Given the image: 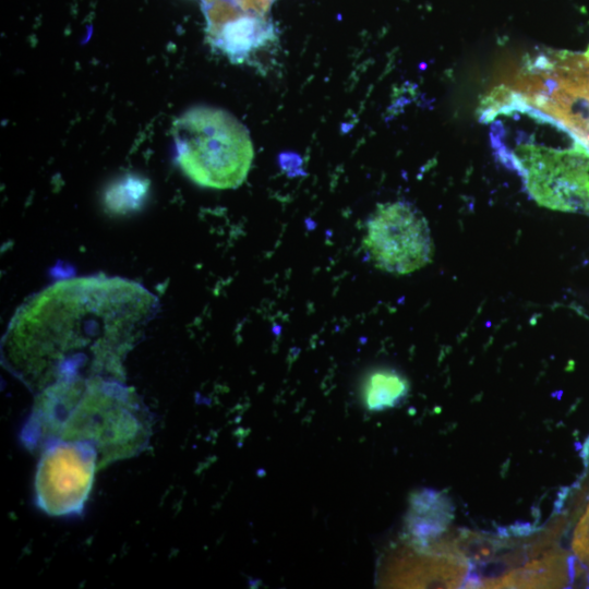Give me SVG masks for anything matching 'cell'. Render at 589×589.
<instances>
[{"label": "cell", "mask_w": 589, "mask_h": 589, "mask_svg": "<svg viewBox=\"0 0 589 589\" xmlns=\"http://www.w3.org/2000/svg\"><path fill=\"white\" fill-rule=\"evenodd\" d=\"M157 308L152 292L122 277L58 280L13 314L2 364L34 394L79 377L124 381L123 362Z\"/></svg>", "instance_id": "6da1fadb"}, {"label": "cell", "mask_w": 589, "mask_h": 589, "mask_svg": "<svg viewBox=\"0 0 589 589\" xmlns=\"http://www.w3.org/2000/svg\"><path fill=\"white\" fill-rule=\"evenodd\" d=\"M497 159L541 206L589 214V148L565 124L507 87L480 107Z\"/></svg>", "instance_id": "7a4b0ae2"}, {"label": "cell", "mask_w": 589, "mask_h": 589, "mask_svg": "<svg viewBox=\"0 0 589 589\" xmlns=\"http://www.w3.org/2000/svg\"><path fill=\"white\" fill-rule=\"evenodd\" d=\"M151 434V414L124 381L79 377L36 394L21 438L33 452L51 440L91 443L104 468L141 453Z\"/></svg>", "instance_id": "3957f363"}, {"label": "cell", "mask_w": 589, "mask_h": 589, "mask_svg": "<svg viewBox=\"0 0 589 589\" xmlns=\"http://www.w3.org/2000/svg\"><path fill=\"white\" fill-rule=\"evenodd\" d=\"M177 161L194 183L233 189L247 178L254 152L244 125L229 112L208 106L184 111L172 125Z\"/></svg>", "instance_id": "277c9868"}, {"label": "cell", "mask_w": 589, "mask_h": 589, "mask_svg": "<svg viewBox=\"0 0 589 589\" xmlns=\"http://www.w3.org/2000/svg\"><path fill=\"white\" fill-rule=\"evenodd\" d=\"M35 498L50 516L80 515L100 469L97 449L87 442L51 440L39 449Z\"/></svg>", "instance_id": "5b68a950"}, {"label": "cell", "mask_w": 589, "mask_h": 589, "mask_svg": "<svg viewBox=\"0 0 589 589\" xmlns=\"http://www.w3.org/2000/svg\"><path fill=\"white\" fill-rule=\"evenodd\" d=\"M363 244L377 268L396 275L422 268L433 255L425 218L413 205L402 201L375 208L366 221Z\"/></svg>", "instance_id": "8992f818"}, {"label": "cell", "mask_w": 589, "mask_h": 589, "mask_svg": "<svg viewBox=\"0 0 589 589\" xmlns=\"http://www.w3.org/2000/svg\"><path fill=\"white\" fill-rule=\"evenodd\" d=\"M533 105L570 129L589 148V61L575 59L550 69L537 84Z\"/></svg>", "instance_id": "52a82bcc"}, {"label": "cell", "mask_w": 589, "mask_h": 589, "mask_svg": "<svg viewBox=\"0 0 589 589\" xmlns=\"http://www.w3.org/2000/svg\"><path fill=\"white\" fill-rule=\"evenodd\" d=\"M421 550L422 554H406L397 562L395 582L402 587L459 588L469 563L459 555Z\"/></svg>", "instance_id": "ba28073f"}, {"label": "cell", "mask_w": 589, "mask_h": 589, "mask_svg": "<svg viewBox=\"0 0 589 589\" xmlns=\"http://www.w3.org/2000/svg\"><path fill=\"white\" fill-rule=\"evenodd\" d=\"M584 574V565L577 563L575 557L552 549L524 567L486 581L482 588H556L573 582Z\"/></svg>", "instance_id": "9c48e42d"}, {"label": "cell", "mask_w": 589, "mask_h": 589, "mask_svg": "<svg viewBox=\"0 0 589 589\" xmlns=\"http://www.w3.org/2000/svg\"><path fill=\"white\" fill-rule=\"evenodd\" d=\"M406 528L418 550L437 541L454 519V504L444 492L422 489L409 498Z\"/></svg>", "instance_id": "30bf717a"}, {"label": "cell", "mask_w": 589, "mask_h": 589, "mask_svg": "<svg viewBox=\"0 0 589 589\" xmlns=\"http://www.w3.org/2000/svg\"><path fill=\"white\" fill-rule=\"evenodd\" d=\"M409 393V382L399 372L382 368L370 372L362 384L365 409L382 411L398 406Z\"/></svg>", "instance_id": "8fae6325"}, {"label": "cell", "mask_w": 589, "mask_h": 589, "mask_svg": "<svg viewBox=\"0 0 589 589\" xmlns=\"http://www.w3.org/2000/svg\"><path fill=\"white\" fill-rule=\"evenodd\" d=\"M265 21L254 16H239L223 25L219 34L223 47L231 55L245 51L267 36Z\"/></svg>", "instance_id": "7c38bea8"}, {"label": "cell", "mask_w": 589, "mask_h": 589, "mask_svg": "<svg viewBox=\"0 0 589 589\" xmlns=\"http://www.w3.org/2000/svg\"><path fill=\"white\" fill-rule=\"evenodd\" d=\"M148 182L137 177H125L112 184L106 193V205L113 212L124 213L134 209L144 200Z\"/></svg>", "instance_id": "4fadbf2b"}, {"label": "cell", "mask_w": 589, "mask_h": 589, "mask_svg": "<svg viewBox=\"0 0 589 589\" xmlns=\"http://www.w3.org/2000/svg\"><path fill=\"white\" fill-rule=\"evenodd\" d=\"M573 550L589 573V503L574 533Z\"/></svg>", "instance_id": "5bb4252c"}, {"label": "cell", "mask_w": 589, "mask_h": 589, "mask_svg": "<svg viewBox=\"0 0 589 589\" xmlns=\"http://www.w3.org/2000/svg\"><path fill=\"white\" fill-rule=\"evenodd\" d=\"M244 9H266L273 0H240Z\"/></svg>", "instance_id": "9a60e30c"}]
</instances>
